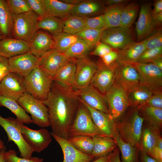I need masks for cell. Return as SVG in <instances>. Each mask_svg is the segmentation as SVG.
Instances as JSON below:
<instances>
[{"mask_svg": "<svg viewBox=\"0 0 162 162\" xmlns=\"http://www.w3.org/2000/svg\"><path fill=\"white\" fill-rule=\"evenodd\" d=\"M151 4H142L140 8L139 17L136 23L137 42L148 38L158 28L153 20Z\"/></svg>", "mask_w": 162, "mask_h": 162, "instance_id": "13", "label": "cell"}, {"mask_svg": "<svg viewBox=\"0 0 162 162\" xmlns=\"http://www.w3.org/2000/svg\"><path fill=\"white\" fill-rule=\"evenodd\" d=\"M38 58L29 51L8 59L10 72L24 78L38 66Z\"/></svg>", "mask_w": 162, "mask_h": 162, "instance_id": "16", "label": "cell"}, {"mask_svg": "<svg viewBox=\"0 0 162 162\" xmlns=\"http://www.w3.org/2000/svg\"><path fill=\"white\" fill-rule=\"evenodd\" d=\"M109 114L116 122L124 114L130 106L128 96V90L116 80L105 94Z\"/></svg>", "mask_w": 162, "mask_h": 162, "instance_id": "4", "label": "cell"}, {"mask_svg": "<svg viewBox=\"0 0 162 162\" xmlns=\"http://www.w3.org/2000/svg\"><path fill=\"white\" fill-rule=\"evenodd\" d=\"M128 3L110 6L104 14L106 29L120 26L122 11Z\"/></svg>", "mask_w": 162, "mask_h": 162, "instance_id": "34", "label": "cell"}, {"mask_svg": "<svg viewBox=\"0 0 162 162\" xmlns=\"http://www.w3.org/2000/svg\"><path fill=\"white\" fill-rule=\"evenodd\" d=\"M13 16L6 0H0V34L5 38H12Z\"/></svg>", "mask_w": 162, "mask_h": 162, "instance_id": "29", "label": "cell"}, {"mask_svg": "<svg viewBox=\"0 0 162 162\" xmlns=\"http://www.w3.org/2000/svg\"><path fill=\"white\" fill-rule=\"evenodd\" d=\"M61 20L64 32L75 35L85 28V17L70 15Z\"/></svg>", "mask_w": 162, "mask_h": 162, "instance_id": "36", "label": "cell"}, {"mask_svg": "<svg viewBox=\"0 0 162 162\" xmlns=\"http://www.w3.org/2000/svg\"><path fill=\"white\" fill-rule=\"evenodd\" d=\"M154 9L152 10V14L156 15L162 12V0L155 1L154 3Z\"/></svg>", "mask_w": 162, "mask_h": 162, "instance_id": "56", "label": "cell"}, {"mask_svg": "<svg viewBox=\"0 0 162 162\" xmlns=\"http://www.w3.org/2000/svg\"><path fill=\"white\" fill-rule=\"evenodd\" d=\"M29 51L28 42L13 38L0 40V56L8 59Z\"/></svg>", "mask_w": 162, "mask_h": 162, "instance_id": "22", "label": "cell"}, {"mask_svg": "<svg viewBox=\"0 0 162 162\" xmlns=\"http://www.w3.org/2000/svg\"><path fill=\"white\" fill-rule=\"evenodd\" d=\"M129 2V1L127 0H108L105 1L106 4L109 6L128 3Z\"/></svg>", "mask_w": 162, "mask_h": 162, "instance_id": "58", "label": "cell"}, {"mask_svg": "<svg viewBox=\"0 0 162 162\" xmlns=\"http://www.w3.org/2000/svg\"><path fill=\"white\" fill-rule=\"evenodd\" d=\"M144 124L142 127L139 147L140 150L148 154L156 146L158 141L161 137V129L146 122Z\"/></svg>", "mask_w": 162, "mask_h": 162, "instance_id": "23", "label": "cell"}, {"mask_svg": "<svg viewBox=\"0 0 162 162\" xmlns=\"http://www.w3.org/2000/svg\"><path fill=\"white\" fill-rule=\"evenodd\" d=\"M54 41V48L64 53L80 38L77 36L63 32L52 35Z\"/></svg>", "mask_w": 162, "mask_h": 162, "instance_id": "38", "label": "cell"}, {"mask_svg": "<svg viewBox=\"0 0 162 162\" xmlns=\"http://www.w3.org/2000/svg\"><path fill=\"white\" fill-rule=\"evenodd\" d=\"M26 92L23 78L9 72L0 82V95L16 101Z\"/></svg>", "mask_w": 162, "mask_h": 162, "instance_id": "17", "label": "cell"}, {"mask_svg": "<svg viewBox=\"0 0 162 162\" xmlns=\"http://www.w3.org/2000/svg\"><path fill=\"white\" fill-rule=\"evenodd\" d=\"M117 58V52L112 50L101 58L102 62L107 66L115 63Z\"/></svg>", "mask_w": 162, "mask_h": 162, "instance_id": "51", "label": "cell"}, {"mask_svg": "<svg viewBox=\"0 0 162 162\" xmlns=\"http://www.w3.org/2000/svg\"><path fill=\"white\" fill-rule=\"evenodd\" d=\"M102 8L101 4L93 1H81L74 5L71 15L84 17L98 13Z\"/></svg>", "mask_w": 162, "mask_h": 162, "instance_id": "35", "label": "cell"}, {"mask_svg": "<svg viewBox=\"0 0 162 162\" xmlns=\"http://www.w3.org/2000/svg\"><path fill=\"white\" fill-rule=\"evenodd\" d=\"M131 65L138 72L140 84L154 91L162 90V70L152 63L136 62Z\"/></svg>", "mask_w": 162, "mask_h": 162, "instance_id": "11", "label": "cell"}, {"mask_svg": "<svg viewBox=\"0 0 162 162\" xmlns=\"http://www.w3.org/2000/svg\"><path fill=\"white\" fill-rule=\"evenodd\" d=\"M38 28L47 31L53 35L63 32V23L61 19L47 15L39 18Z\"/></svg>", "mask_w": 162, "mask_h": 162, "instance_id": "39", "label": "cell"}, {"mask_svg": "<svg viewBox=\"0 0 162 162\" xmlns=\"http://www.w3.org/2000/svg\"><path fill=\"white\" fill-rule=\"evenodd\" d=\"M70 58L64 53L52 48L38 58L37 67L53 78L59 68Z\"/></svg>", "mask_w": 162, "mask_h": 162, "instance_id": "15", "label": "cell"}, {"mask_svg": "<svg viewBox=\"0 0 162 162\" xmlns=\"http://www.w3.org/2000/svg\"><path fill=\"white\" fill-rule=\"evenodd\" d=\"M3 157L5 162H43V159L37 157H32L30 159L17 156L16 151L13 149L5 151Z\"/></svg>", "mask_w": 162, "mask_h": 162, "instance_id": "45", "label": "cell"}, {"mask_svg": "<svg viewBox=\"0 0 162 162\" xmlns=\"http://www.w3.org/2000/svg\"><path fill=\"white\" fill-rule=\"evenodd\" d=\"M13 15H18L32 10L26 0H6Z\"/></svg>", "mask_w": 162, "mask_h": 162, "instance_id": "44", "label": "cell"}, {"mask_svg": "<svg viewBox=\"0 0 162 162\" xmlns=\"http://www.w3.org/2000/svg\"><path fill=\"white\" fill-rule=\"evenodd\" d=\"M13 16L12 38L29 43L38 31L39 17L32 10Z\"/></svg>", "mask_w": 162, "mask_h": 162, "instance_id": "6", "label": "cell"}, {"mask_svg": "<svg viewBox=\"0 0 162 162\" xmlns=\"http://www.w3.org/2000/svg\"><path fill=\"white\" fill-rule=\"evenodd\" d=\"M5 38L4 37H3L2 36L1 34H0V40L2 39L3 38Z\"/></svg>", "mask_w": 162, "mask_h": 162, "instance_id": "63", "label": "cell"}, {"mask_svg": "<svg viewBox=\"0 0 162 162\" xmlns=\"http://www.w3.org/2000/svg\"><path fill=\"white\" fill-rule=\"evenodd\" d=\"M148 154L157 162H162V149L156 146Z\"/></svg>", "mask_w": 162, "mask_h": 162, "instance_id": "53", "label": "cell"}, {"mask_svg": "<svg viewBox=\"0 0 162 162\" xmlns=\"http://www.w3.org/2000/svg\"><path fill=\"white\" fill-rule=\"evenodd\" d=\"M154 91L139 84L128 91V96L130 106L138 107L145 104L152 95Z\"/></svg>", "mask_w": 162, "mask_h": 162, "instance_id": "30", "label": "cell"}, {"mask_svg": "<svg viewBox=\"0 0 162 162\" xmlns=\"http://www.w3.org/2000/svg\"><path fill=\"white\" fill-rule=\"evenodd\" d=\"M69 142L82 152L91 155L92 152L94 141L93 137L80 136L69 137Z\"/></svg>", "mask_w": 162, "mask_h": 162, "instance_id": "41", "label": "cell"}, {"mask_svg": "<svg viewBox=\"0 0 162 162\" xmlns=\"http://www.w3.org/2000/svg\"><path fill=\"white\" fill-rule=\"evenodd\" d=\"M102 42L118 51L135 42L132 29L120 26L104 30L102 34Z\"/></svg>", "mask_w": 162, "mask_h": 162, "instance_id": "10", "label": "cell"}, {"mask_svg": "<svg viewBox=\"0 0 162 162\" xmlns=\"http://www.w3.org/2000/svg\"><path fill=\"white\" fill-rule=\"evenodd\" d=\"M144 122L138 108L129 107L122 118L116 122L119 136L124 142L139 147Z\"/></svg>", "mask_w": 162, "mask_h": 162, "instance_id": "2", "label": "cell"}, {"mask_svg": "<svg viewBox=\"0 0 162 162\" xmlns=\"http://www.w3.org/2000/svg\"><path fill=\"white\" fill-rule=\"evenodd\" d=\"M145 104L155 108L162 109V90L154 91L151 97Z\"/></svg>", "mask_w": 162, "mask_h": 162, "instance_id": "49", "label": "cell"}, {"mask_svg": "<svg viewBox=\"0 0 162 162\" xmlns=\"http://www.w3.org/2000/svg\"><path fill=\"white\" fill-rule=\"evenodd\" d=\"M120 153V150L117 146L112 152L110 154L109 162H121Z\"/></svg>", "mask_w": 162, "mask_h": 162, "instance_id": "54", "label": "cell"}, {"mask_svg": "<svg viewBox=\"0 0 162 162\" xmlns=\"http://www.w3.org/2000/svg\"><path fill=\"white\" fill-rule=\"evenodd\" d=\"M93 48L88 43L80 38L64 53L70 58L78 59L86 57Z\"/></svg>", "mask_w": 162, "mask_h": 162, "instance_id": "40", "label": "cell"}, {"mask_svg": "<svg viewBox=\"0 0 162 162\" xmlns=\"http://www.w3.org/2000/svg\"><path fill=\"white\" fill-rule=\"evenodd\" d=\"M146 49H154L162 47V31L158 28L155 32L146 39Z\"/></svg>", "mask_w": 162, "mask_h": 162, "instance_id": "47", "label": "cell"}, {"mask_svg": "<svg viewBox=\"0 0 162 162\" xmlns=\"http://www.w3.org/2000/svg\"><path fill=\"white\" fill-rule=\"evenodd\" d=\"M75 90L79 99L86 104L94 109L109 114L105 95L92 85Z\"/></svg>", "mask_w": 162, "mask_h": 162, "instance_id": "18", "label": "cell"}, {"mask_svg": "<svg viewBox=\"0 0 162 162\" xmlns=\"http://www.w3.org/2000/svg\"><path fill=\"white\" fill-rule=\"evenodd\" d=\"M43 1L48 15L62 19L71 15L73 5L57 0Z\"/></svg>", "mask_w": 162, "mask_h": 162, "instance_id": "28", "label": "cell"}, {"mask_svg": "<svg viewBox=\"0 0 162 162\" xmlns=\"http://www.w3.org/2000/svg\"><path fill=\"white\" fill-rule=\"evenodd\" d=\"M5 146L3 141L0 138V150L4 147Z\"/></svg>", "mask_w": 162, "mask_h": 162, "instance_id": "62", "label": "cell"}, {"mask_svg": "<svg viewBox=\"0 0 162 162\" xmlns=\"http://www.w3.org/2000/svg\"><path fill=\"white\" fill-rule=\"evenodd\" d=\"M79 100L86 107L93 122L101 133L104 136L115 139L118 135L116 122L110 115L94 109Z\"/></svg>", "mask_w": 162, "mask_h": 162, "instance_id": "19", "label": "cell"}, {"mask_svg": "<svg viewBox=\"0 0 162 162\" xmlns=\"http://www.w3.org/2000/svg\"><path fill=\"white\" fill-rule=\"evenodd\" d=\"M76 67V59L70 58L58 69L52 78L53 81L73 89Z\"/></svg>", "mask_w": 162, "mask_h": 162, "instance_id": "26", "label": "cell"}, {"mask_svg": "<svg viewBox=\"0 0 162 162\" xmlns=\"http://www.w3.org/2000/svg\"><path fill=\"white\" fill-rule=\"evenodd\" d=\"M110 154L107 155L96 159L92 162H109Z\"/></svg>", "mask_w": 162, "mask_h": 162, "instance_id": "59", "label": "cell"}, {"mask_svg": "<svg viewBox=\"0 0 162 162\" xmlns=\"http://www.w3.org/2000/svg\"><path fill=\"white\" fill-rule=\"evenodd\" d=\"M23 79L26 92L42 101L47 98L53 82L52 78L37 67Z\"/></svg>", "mask_w": 162, "mask_h": 162, "instance_id": "3", "label": "cell"}, {"mask_svg": "<svg viewBox=\"0 0 162 162\" xmlns=\"http://www.w3.org/2000/svg\"><path fill=\"white\" fill-rule=\"evenodd\" d=\"M139 162H157L146 152L140 150Z\"/></svg>", "mask_w": 162, "mask_h": 162, "instance_id": "55", "label": "cell"}, {"mask_svg": "<svg viewBox=\"0 0 162 162\" xmlns=\"http://www.w3.org/2000/svg\"><path fill=\"white\" fill-rule=\"evenodd\" d=\"M85 28L96 29H106L104 14L92 17H85Z\"/></svg>", "mask_w": 162, "mask_h": 162, "instance_id": "46", "label": "cell"}, {"mask_svg": "<svg viewBox=\"0 0 162 162\" xmlns=\"http://www.w3.org/2000/svg\"><path fill=\"white\" fill-rule=\"evenodd\" d=\"M140 8V6L136 2L127 3L122 12L120 26L131 28L136 19Z\"/></svg>", "mask_w": 162, "mask_h": 162, "instance_id": "37", "label": "cell"}, {"mask_svg": "<svg viewBox=\"0 0 162 162\" xmlns=\"http://www.w3.org/2000/svg\"><path fill=\"white\" fill-rule=\"evenodd\" d=\"M162 58V47L152 49H146L139 57L137 62L152 63L155 60Z\"/></svg>", "mask_w": 162, "mask_h": 162, "instance_id": "43", "label": "cell"}, {"mask_svg": "<svg viewBox=\"0 0 162 162\" xmlns=\"http://www.w3.org/2000/svg\"><path fill=\"white\" fill-rule=\"evenodd\" d=\"M29 44V52L38 58L45 52L54 48L52 36L40 31H37Z\"/></svg>", "mask_w": 162, "mask_h": 162, "instance_id": "25", "label": "cell"}, {"mask_svg": "<svg viewBox=\"0 0 162 162\" xmlns=\"http://www.w3.org/2000/svg\"><path fill=\"white\" fill-rule=\"evenodd\" d=\"M16 120L14 117L4 118L0 115V125L6 132L8 141H13L16 145L22 158L30 159L34 151L24 139Z\"/></svg>", "mask_w": 162, "mask_h": 162, "instance_id": "8", "label": "cell"}, {"mask_svg": "<svg viewBox=\"0 0 162 162\" xmlns=\"http://www.w3.org/2000/svg\"><path fill=\"white\" fill-rule=\"evenodd\" d=\"M152 63L155 64L162 70V58L155 60Z\"/></svg>", "mask_w": 162, "mask_h": 162, "instance_id": "60", "label": "cell"}, {"mask_svg": "<svg viewBox=\"0 0 162 162\" xmlns=\"http://www.w3.org/2000/svg\"><path fill=\"white\" fill-rule=\"evenodd\" d=\"M6 147L5 146L0 150V162H5L3 157V153L6 150Z\"/></svg>", "mask_w": 162, "mask_h": 162, "instance_id": "61", "label": "cell"}, {"mask_svg": "<svg viewBox=\"0 0 162 162\" xmlns=\"http://www.w3.org/2000/svg\"><path fill=\"white\" fill-rule=\"evenodd\" d=\"M0 106H4L9 109L21 122L27 124L32 123L31 116L27 114L16 101L0 95Z\"/></svg>", "mask_w": 162, "mask_h": 162, "instance_id": "31", "label": "cell"}, {"mask_svg": "<svg viewBox=\"0 0 162 162\" xmlns=\"http://www.w3.org/2000/svg\"><path fill=\"white\" fill-rule=\"evenodd\" d=\"M116 74V80L128 91L140 84L138 72L131 64L117 63Z\"/></svg>", "mask_w": 162, "mask_h": 162, "instance_id": "24", "label": "cell"}, {"mask_svg": "<svg viewBox=\"0 0 162 162\" xmlns=\"http://www.w3.org/2000/svg\"><path fill=\"white\" fill-rule=\"evenodd\" d=\"M32 11L39 18H42L47 15L43 0H26Z\"/></svg>", "mask_w": 162, "mask_h": 162, "instance_id": "48", "label": "cell"}, {"mask_svg": "<svg viewBox=\"0 0 162 162\" xmlns=\"http://www.w3.org/2000/svg\"><path fill=\"white\" fill-rule=\"evenodd\" d=\"M115 139L121 154V162H139V147L124 142L118 134Z\"/></svg>", "mask_w": 162, "mask_h": 162, "instance_id": "32", "label": "cell"}, {"mask_svg": "<svg viewBox=\"0 0 162 162\" xmlns=\"http://www.w3.org/2000/svg\"><path fill=\"white\" fill-rule=\"evenodd\" d=\"M76 67L73 89L85 88L90 84L98 67V64L87 57L76 59Z\"/></svg>", "mask_w": 162, "mask_h": 162, "instance_id": "14", "label": "cell"}, {"mask_svg": "<svg viewBox=\"0 0 162 162\" xmlns=\"http://www.w3.org/2000/svg\"><path fill=\"white\" fill-rule=\"evenodd\" d=\"M50 133L63 152V162H92L94 160L91 155L85 154L75 148L68 140L58 136L52 132Z\"/></svg>", "mask_w": 162, "mask_h": 162, "instance_id": "20", "label": "cell"}, {"mask_svg": "<svg viewBox=\"0 0 162 162\" xmlns=\"http://www.w3.org/2000/svg\"><path fill=\"white\" fill-rule=\"evenodd\" d=\"M16 119V125L24 139L34 152L40 153L48 146L52 139L48 130L44 128L38 130L31 129Z\"/></svg>", "mask_w": 162, "mask_h": 162, "instance_id": "9", "label": "cell"}, {"mask_svg": "<svg viewBox=\"0 0 162 162\" xmlns=\"http://www.w3.org/2000/svg\"><path fill=\"white\" fill-rule=\"evenodd\" d=\"M16 101L31 114L33 124L43 128L50 126L47 108L43 101L36 99L26 92Z\"/></svg>", "mask_w": 162, "mask_h": 162, "instance_id": "7", "label": "cell"}, {"mask_svg": "<svg viewBox=\"0 0 162 162\" xmlns=\"http://www.w3.org/2000/svg\"><path fill=\"white\" fill-rule=\"evenodd\" d=\"M93 138L94 146L91 156L94 160L108 155L117 147L116 140L111 137L96 136Z\"/></svg>", "mask_w": 162, "mask_h": 162, "instance_id": "27", "label": "cell"}, {"mask_svg": "<svg viewBox=\"0 0 162 162\" xmlns=\"http://www.w3.org/2000/svg\"><path fill=\"white\" fill-rule=\"evenodd\" d=\"M9 72L8 59L0 56V82Z\"/></svg>", "mask_w": 162, "mask_h": 162, "instance_id": "52", "label": "cell"}, {"mask_svg": "<svg viewBox=\"0 0 162 162\" xmlns=\"http://www.w3.org/2000/svg\"><path fill=\"white\" fill-rule=\"evenodd\" d=\"M104 30L86 28L75 35L85 41L93 48L100 42Z\"/></svg>", "mask_w": 162, "mask_h": 162, "instance_id": "42", "label": "cell"}, {"mask_svg": "<svg viewBox=\"0 0 162 162\" xmlns=\"http://www.w3.org/2000/svg\"><path fill=\"white\" fill-rule=\"evenodd\" d=\"M97 64V68L90 85L105 95L116 80L117 63L115 62L109 66L105 65L102 62Z\"/></svg>", "mask_w": 162, "mask_h": 162, "instance_id": "12", "label": "cell"}, {"mask_svg": "<svg viewBox=\"0 0 162 162\" xmlns=\"http://www.w3.org/2000/svg\"><path fill=\"white\" fill-rule=\"evenodd\" d=\"M138 108L140 114L147 123L160 129L162 125V109L155 108L146 104Z\"/></svg>", "mask_w": 162, "mask_h": 162, "instance_id": "33", "label": "cell"}, {"mask_svg": "<svg viewBox=\"0 0 162 162\" xmlns=\"http://www.w3.org/2000/svg\"><path fill=\"white\" fill-rule=\"evenodd\" d=\"M112 50V49L108 45L103 42H99L90 54L101 58Z\"/></svg>", "mask_w": 162, "mask_h": 162, "instance_id": "50", "label": "cell"}, {"mask_svg": "<svg viewBox=\"0 0 162 162\" xmlns=\"http://www.w3.org/2000/svg\"><path fill=\"white\" fill-rule=\"evenodd\" d=\"M153 17L154 21L157 27L158 28L162 25V12L158 14L153 15Z\"/></svg>", "mask_w": 162, "mask_h": 162, "instance_id": "57", "label": "cell"}, {"mask_svg": "<svg viewBox=\"0 0 162 162\" xmlns=\"http://www.w3.org/2000/svg\"><path fill=\"white\" fill-rule=\"evenodd\" d=\"M146 39L140 42H134L117 52L116 62L118 64H132L137 61L142 52L146 49Z\"/></svg>", "mask_w": 162, "mask_h": 162, "instance_id": "21", "label": "cell"}, {"mask_svg": "<svg viewBox=\"0 0 162 162\" xmlns=\"http://www.w3.org/2000/svg\"><path fill=\"white\" fill-rule=\"evenodd\" d=\"M43 101L47 108L52 132L68 140L80 102L75 90L53 81L47 98Z\"/></svg>", "mask_w": 162, "mask_h": 162, "instance_id": "1", "label": "cell"}, {"mask_svg": "<svg viewBox=\"0 0 162 162\" xmlns=\"http://www.w3.org/2000/svg\"><path fill=\"white\" fill-rule=\"evenodd\" d=\"M80 136L92 137L96 136H105L97 127L88 110L80 100L76 114L69 128L68 137Z\"/></svg>", "mask_w": 162, "mask_h": 162, "instance_id": "5", "label": "cell"}]
</instances>
